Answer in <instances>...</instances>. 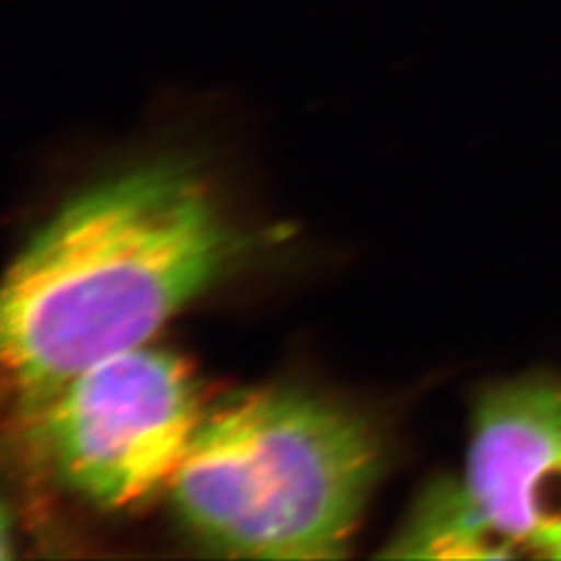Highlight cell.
<instances>
[{
	"label": "cell",
	"instance_id": "277c9868",
	"mask_svg": "<svg viewBox=\"0 0 561 561\" xmlns=\"http://www.w3.org/2000/svg\"><path fill=\"white\" fill-rule=\"evenodd\" d=\"M461 486L513 559L561 561V379L526 375L480 396Z\"/></svg>",
	"mask_w": 561,
	"mask_h": 561
},
{
	"label": "cell",
	"instance_id": "7a4b0ae2",
	"mask_svg": "<svg viewBox=\"0 0 561 561\" xmlns=\"http://www.w3.org/2000/svg\"><path fill=\"white\" fill-rule=\"evenodd\" d=\"M381 468L358 414L260 391L202 419L169 484L187 534L218 554L342 557Z\"/></svg>",
	"mask_w": 561,
	"mask_h": 561
},
{
	"label": "cell",
	"instance_id": "3957f363",
	"mask_svg": "<svg viewBox=\"0 0 561 561\" xmlns=\"http://www.w3.org/2000/svg\"><path fill=\"white\" fill-rule=\"evenodd\" d=\"M38 419L61 482L117 511L171 484L204 414L185 363L146 344L87 367Z\"/></svg>",
	"mask_w": 561,
	"mask_h": 561
},
{
	"label": "cell",
	"instance_id": "5b68a950",
	"mask_svg": "<svg viewBox=\"0 0 561 561\" xmlns=\"http://www.w3.org/2000/svg\"><path fill=\"white\" fill-rule=\"evenodd\" d=\"M383 554L416 559H513V552L468 499L461 480L431 484L393 538V546Z\"/></svg>",
	"mask_w": 561,
	"mask_h": 561
},
{
	"label": "cell",
	"instance_id": "6da1fadb",
	"mask_svg": "<svg viewBox=\"0 0 561 561\" xmlns=\"http://www.w3.org/2000/svg\"><path fill=\"white\" fill-rule=\"evenodd\" d=\"M199 175L162 160L64 204L5 276L0 342L24 405L43 410L87 367L146 346L232 255Z\"/></svg>",
	"mask_w": 561,
	"mask_h": 561
}]
</instances>
